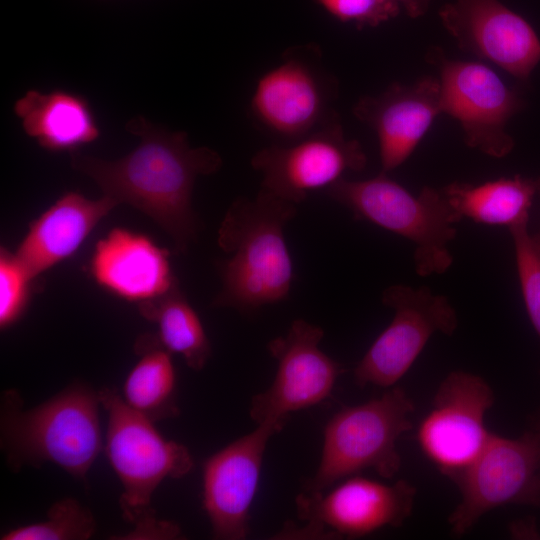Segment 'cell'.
<instances>
[{
	"mask_svg": "<svg viewBox=\"0 0 540 540\" xmlns=\"http://www.w3.org/2000/svg\"><path fill=\"white\" fill-rule=\"evenodd\" d=\"M126 129L140 138L129 154L104 160L72 152L71 166L94 180L103 195L151 218L170 237L175 252L184 254L199 229L192 206L195 181L217 172L222 158L211 148L191 147L185 132L160 129L141 116Z\"/></svg>",
	"mask_w": 540,
	"mask_h": 540,
	"instance_id": "1",
	"label": "cell"
},
{
	"mask_svg": "<svg viewBox=\"0 0 540 540\" xmlns=\"http://www.w3.org/2000/svg\"><path fill=\"white\" fill-rule=\"evenodd\" d=\"M296 214V204L263 189L231 203L218 230L229 258L220 263L222 289L214 306L248 313L287 299L294 268L284 231Z\"/></svg>",
	"mask_w": 540,
	"mask_h": 540,
	"instance_id": "2",
	"label": "cell"
},
{
	"mask_svg": "<svg viewBox=\"0 0 540 540\" xmlns=\"http://www.w3.org/2000/svg\"><path fill=\"white\" fill-rule=\"evenodd\" d=\"M98 392L73 384L29 410L15 390L1 404V448L11 468L50 462L85 480L102 448Z\"/></svg>",
	"mask_w": 540,
	"mask_h": 540,
	"instance_id": "3",
	"label": "cell"
},
{
	"mask_svg": "<svg viewBox=\"0 0 540 540\" xmlns=\"http://www.w3.org/2000/svg\"><path fill=\"white\" fill-rule=\"evenodd\" d=\"M98 395L108 414L106 455L123 487L120 507L124 519L135 526L125 538H180L177 525L156 517L151 499L165 478H182L191 471L189 450L165 439L153 421L132 409L115 390L103 388Z\"/></svg>",
	"mask_w": 540,
	"mask_h": 540,
	"instance_id": "4",
	"label": "cell"
},
{
	"mask_svg": "<svg viewBox=\"0 0 540 540\" xmlns=\"http://www.w3.org/2000/svg\"><path fill=\"white\" fill-rule=\"evenodd\" d=\"M326 190L331 199L348 208L356 219L410 240L415 246L418 275L442 274L452 265L448 244L456 236L454 224L461 219L442 188L424 187L415 196L381 172L366 180L342 178Z\"/></svg>",
	"mask_w": 540,
	"mask_h": 540,
	"instance_id": "5",
	"label": "cell"
},
{
	"mask_svg": "<svg viewBox=\"0 0 540 540\" xmlns=\"http://www.w3.org/2000/svg\"><path fill=\"white\" fill-rule=\"evenodd\" d=\"M414 404L403 388L392 386L379 398L345 407L324 428L322 454L307 492H323L334 483L371 468L391 479L399 471L398 438L413 428Z\"/></svg>",
	"mask_w": 540,
	"mask_h": 540,
	"instance_id": "6",
	"label": "cell"
},
{
	"mask_svg": "<svg viewBox=\"0 0 540 540\" xmlns=\"http://www.w3.org/2000/svg\"><path fill=\"white\" fill-rule=\"evenodd\" d=\"M321 58L316 45L291 47L276 66L259 77L249 108L262 129L291 142L336 114L331 104L337 95V82Z\"/></svg>",
	"mask_w": 540,
	"mask_h": 540,
	"instance_id": "7",
	"label": "cell"
},
{
	"mask_svg": "<svg viewBox=\"0 0 540 540\" xmlns=\"http://www.w3.org/2000/svg\"><path fill=\"white\" fill-rule=\"evenodd\" d=\"M415 495V487L405 480L386 484L359 476L323 492L304 491L295 501L304 527L291 523L276 538H351L397 528L411 515Z\"/></svg>",
	"mask_w": 540,
	"mask_h": 540,
	"instance_id": "8",
	"label": "cell"
},
{
	"mask_svg": "<svg viewBox=\"0 0 540 540\" xmlns=\"http://www.w3.org/2000/svg\"><path fill=\"white\" fill-rule=\"evenodd\" d=\"M453 482L461 493L448 518L455 536L467 533L494 508L540 505V437L533 430L516 439L491 433L474 462Z\"/></svg>",
	"mask_w": 540,
	"mask_h": 540,
	"instance_id": "9",
	"label": "cell"
},
{
	"mask_svg": "<svg viewBox=\"0 0 540 540\" xmlns=\"http://www.w3.org/2000/svg\"><path fill=\"white\" fill-rule=\"evenodd\" d=\"M382 303L394 310V317L355 367L354 380L360 387L394 386L434 333L452 335L458 325L448 298L426 286H389L382 293Z\"/></svg>",
	"mask_w": 540,
	"mask_h": 540,
	"instance_id": "10",
	"label": "cell"
},
{
	"mask_svg": "<svg viewBox=\"0 0 540 540\" xmlns=\"http://www.w3.org/2000/svg\"><path fill=\"white\" fill-rule=\"evenodd\" d=\"M366 163L361 144L345 136L337 114L308 135L262 148L251 159L262 175L260 189L296 205L346 172L363 170Z\"/></svg>",
	"mask_w": 540,
	"mask_h": 540,
	"instance_id": "11",
	"label": "cell"
},
{
	"mask_svg": "<svg viewBox=\"0 0 540 540\" xmlns=\"http://www.w3.org/2000/svg\"><path fill=\"white\" fill-rule=\"evenodd\" d=\"M494 393L480 376L453 371L441 382L417 441L423 454L454 481L477 458L491 436L484 418Z\"/></svg>",
	"mask_w": 540,
	"mask_h": 540,
	"instance_id": "12",
	"label": "cell"
},
{
	"mask_svg": "<svg viewBox=\"0 0 540 540\" xmlns=\"http://www.w3.org/2000/svg\"><path fill=\"white\" fill-rule=\"evenodd\" d=\"M430 60L439 70L442 113L460 123L465 143L491 157L509 154L514 141L506 124L522 106L517 94L482 63L449 59L439 50Z\"/></svg>",
	"mask_w": 540,
	"mask_h": 540,
	"instance_id": "13",
	"label": "cell"
},
{
	"mask_svg": "<svg viewBox=\"0 0 540 540\" xmlns=\"http://www.w3.org/2000/svg\"><path fill=\"white\" fill-rule=\"evenodd\" d=\"M323 336L321 327L296 319L286 335L268 343L277 371L269 388L251 400L249 414L256 424L286 422L290 413L330 397L344 369L321 350Z\"/></svg>",
	"mask_w": 540,
	"mask_h": 540,
	"instance_id": "14",
	"label": "cell"
},
{
	"mask_svg": "<svg viewBox=\"0 0 540 540\" xmlns=\"http://www.w3.org/2000/svg\"><path fill=\"white\" fill-rule=\"evenodd\" d=\"M286 422L265 421L211 455L203 465V508L215 539L241 540L250 531L254 500L269 439Z\"/></svg>",
	"mask_w": 540,
	"mask_h": 540,
	"instance_id": "15",
	"label": "cell"
},
{
	"mask_svg": "<svg viewBox=\"0 0 540 540\" xmlns=\"http://www.w3.org/2000/svg\"><path fill=\"white\" fill-rule=\"evenodd\" d=\"M458 46L525 80L540 61V39L532 26L500 0H455L439 10Z\"/></svg>",
	"mask_w": 540,
	"mask_h": 540,
	"instance_id": "16",
	"label": "cell"
},
{
	"mask_svg": "<svg viewBox=\"0 0 540 540\" xmlns=\"http://www.w3.org/2000/svg\"><path fill=\"white\" fill-rule=\"evenodd\" d=\"M353 113L375 131L381 172L388 173L407 160L442 113L439 78L428 76L410 85L393 83L379 95L360 98Z\"/></svg>",
	"mask_w": 540,
	"mask_h": 540,
	"instance_id": "17",
	"label": "cell"
},
{
	"mask_svg": "<svg viewBox=\"0 0 540 540\" xmlns=\"http://www.w3.org/2000/svg\"><path fill=\"white\" fill-rule=\"evenodd\" d=\"M169 255L149 237L117 227L96 244L90 272L100 287L140 304L179 284Z\"/></svg>",
	"mask_w": 540,
	"mask_h": 540,
	"instance_id": "18",
	"label": "cell"
},
{
	"mask_svg": "<svg viewBox=\"0 0 540 540\" xmlns=\"http://www.w3.org/2000/svg\"><path fill=\"white\" fill-rule=\"evenodd\" d=\"M118 205L105 195L91 200L78 192H67L31 221L15 254L36 278L72 256Z\"/></svg>",
	"mask_w": 540,
	"mask_h": 540,
	"instance_id": "19",
	"label": "cell"
},
{
	"mask_svg": "<svg viewBox=\"0 0 540 540\" xmlns=\"http://www.w3.org/2000/svg\"><path fill=\"white\" fill-rule=\"evenodd\" d=\"M24 131L49 151H74L99 136L93 112L83 97L53 90H29L14 105Z\"/></svg>",
	"mask_w": 540,
	"mask_h": 540,
	"instance_id": "20",
	"label": "cell"
},
{
	"mask_svg": "<svg viewBox=\"0 0 540 540\" xmlns=\"http://www.w3.org/2000/svg\"><path fill=\"white\" fill-rule=\"evenodd\" d=\"M442 190L460 219L466 217L476 223L511 227L529 219L538 183L537 179L516 175L476 186L453 182Z\"/></svg>",
	"mask_w": 540,
	"mask_h": 540,
	"instance_id": "21",
	"label": "cell"
},
{
	"mask_svg": "<svg viewBox=\"0 0 540 540\" xmlns=\"http://www.w3.org/2000/svg\"><path fill=\"white\" fill-rule=\"evenodd\" d=\"M134 349L139 358L125 379L124 401L153 422L179 415L171 353L151 334L141 335Z\"/></svg>",
	"mask_w": 540,
	"mask_h": 540,
	"instance_id": "22",
	"label": "cell"
},
{
	"mask_svg": "<svg viewBox=\"0 0 540 540\" xmlns=\"http://www.w3.org/2000/svg\"><path fill=\"white\" fill-rule=\"evenodd\" d=\"M139 313L158 327L156 336L171 354L183 357L188 367L201 370L211 346L201 319L179 284L164 295L138 304Z\"/></svg>",
	"mask_w": 540,
	"mask_h": 540,
	"instance_id": "23",
	"label": "cell"
},
{
	"mask_svg": "<svg viewBox=\"0 0 540 540\" xmlns=\"http://www.w3.org/2000/svg\"><path fill=\"white\" fill-rule=\"evenodd\" d=\"M96 530L92 513L76 499L54 503L42 522L19 526L1 535V540H86Z\"/></svg>",
	"mask_w": 540,
	"mask_h": 540,
	"instance_id": "24",
	"label": "cell"
},
{
	"mask_svg": "<svg viewBox=\"0 0 540 540\" xmlns=\"http://www.w3.org/2000/svg\"><path fill=\"white\" fill-rule=\"evenodd\" d=\"M521 291L530 321L540 338V250L528 231V220L509 227Z\"/></svg>",
	"mask_w": 540,
	"mask_h": 540,
	"instance_id": "25",
	"label": "cell"
},
{
	"mask_svg": "<svg viewBox=\"0 0 540 540\" xmlns=\"http://www.w3.org/2000/svg\"><path fill=\"white\" fill-rule=\"evenodd\" d=\"M35 278L16 256L4 247L0 250V328L14 325L27 309L31 283Z\"/></svg>",
	"mask_w": 540,
	"mask_h": 540,
	"instance_id": "26",
	"label": "cell"
},
{
	"mask_svg": "<svg viewBox=\"0 0 540 540\" xmlns=\"http://www.w3.org/2000/svg\"><path fill=\"white\" fill-rule=\"evenodd\" d=\"M328 14L358 29L376 27L395 18L400 5L391 0H314Z\"/></svg>",
	"mask_w": 540,
	"mask_h": 540,
	"instance_id": "27",
	"label": "cell"
},
{
	"mask_svg": "<svg viewBox=\"0 0 540 540\" xmlns=\"http://www.w3.org/2000/svg\"><path fill=\"white\" fill-rule=\"evenodd\" d=\"M403 7L406 14L411 18L423 16L433 0H391Z\"/></svg>",
	"mask_w": 540,
	"mask_h": 540,
	"instance_id": "28",
	"label": "cell"
},
{
	"mask_svg": "<svg viewBox=\"0 0 540 540\" xmlns=\"http://www.w3.org/2000/svg\"><path fill=\"white\" fill-rule=\"evenodd\" d=\"M537 183H538V193L540 194V178L537 179ZM533 239L540 250V231L535 236H533Z\"/></svg>",
	"mask_w": 540,
	"mask_h": 540,
	"instance_id": "29",
	"label": "cell"
},
{
	"mask_svg": "<svg viewBox=\"0 0 540 540\" xmlns=\"http://www.w3.org/2000/svg\"><path fill=\"white\" fill-rule=\"evenodd\" d=\"M534 432L537 433V435L540 437V413L539 415L536 417V420H535V424L533 425V429H532Z\"/></svg>",
	"mask_w": 540,
	"mask_h": 540,
	"instance_id": "30",
	"label": "cell"
}]
</instances>
